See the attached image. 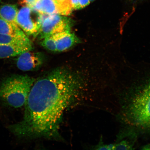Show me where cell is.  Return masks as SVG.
<instances>
[{
	"instance_id": "obj_1",
	"label": "cell",
	"mask_w": 150,
	"mask_h": 150,
	"mask_svg": "<svg viewBox=\"0 0 150 150\" xmlns=\"http://www.w3.org/2000/svg\"><path fill=\"white\" fill-rule=\"evenodd\" d=\"M88 88L83 76L70 69L61 67L47 73L35 80L23 119L9 130L26 139L59 137L65 112L84 98Z\"/></svg>"
},
{
	"instance_id": "obj_2",
	"label": "cell",
	"mask_w": 150,
	"mask_h": 150,
	"mask_svg": "<svg viewBox=\"0 0 150 150\" xmlns=\"http://www.w3.org/2000/svg\"><path fill=\"white\" fill-rule=\"evenodd\" d=\"M35 80L27 75L7 77L0 84V100L11 107H21L25 105Z\"/></svg>"
},
{
	"instance_id": "obj_3",
	"label": "cell",
	"mask_w": 150,
	"mask_h": 150,
	"mask_svg": "<svg viewBox=\"0 0 150 150\" xmlns=\"http://www.w3.org/2000/svg\"><path fill=\"white\" fill-rule=\"evenodd\" d=\"M45 14L28 7H22L16 18L18 25L28 37L38 35Z\"/></svg>"
},
{
	"instance_id": "obj_4",
	"label": "cell",
	"mask_w": 150,
	"mask_h": 150,
	"mask_svg": "<svg viewBox=\"0 0 150 150\" xmlns=\"http://www.w3.org/2000/svg\"><path fill=\"white\" fill-rule=\"evenodd\" d=\"M72 22L66 16L59 14L45 15L38 35L41 39L65 31H70Z\"/></svg>"
},
{
	"instance_id": "obj_5",
	"label": "cell",
	"mask_w": 150,
	"mask_h": 150,
	"mask_svg": "<svg viewBox=\"0 0 150 150\" xmlns=\"http://www.w3.org/2000/svg\"><path fill=\"white\" fill-rule=\"evenodd\" d=\"M28 51L18 56L16 65L20 70L33 71L38 69L44 61V56L42 53Z\"/></svg>"
},
{
	"instance_id": "obj_6",
	"label": "cell",
	"mask_w": 150,
	"mask_h": 150,
	"mask_svg": "<svg viewBox=\"0 0 150 150\" xmlns=\"http://www.w3.org/2000/svg\"><path fill=\"white\" fill-rule=\"evenodd\" d=\"M137 132L133 129L127 128L119 134L115 143L114 150L134 149L136 141Z\"/></svg>"
},
{
	"instance_id": "obj_7",
	"label": "cell",
	"mask_w": 150,
	"mask_h": 150,
	"mask_svg": "<svg viewBox=\"0 0 150 150\" xmlns=\"http://www.w3.org/2000/svg\"><path fill=\"white\" fill-rule=\"evenodd\" d=\"M53 36L58 52H63L68 50L78 42L77 38L70 31L62 32Z\"/></svg>"
},
{
	"instance_id": "obj_8",
	"label": "cell",
	"mask_w": 150,
	"mask_h": 150,
	"mask_svg": "<svg viewBox=\"0 0 150 150\" xmlns=\"http://www.w3.org/2000/svg\"><path fill=\"white\" fill-rule=\"evenodd\" d=\"M33 49V44L0 45V59L16 57Z\"/></svg>"
},
{
	"instance_id": "obj_9",
	"label": "cell",
	"mask_w": 150,
	"mask_h": 150,
	"mask_svg": "<svg viewBox=\"0 0 150 150\" xmlns=\"http://www.w3.org/2000/svg\"><path fill=\"white\" fill-rule=\"evenodd\" d=\"M31 8L42 14H58L54 0H38Z\"/></svg>"
},
{
	"instance_id": "obj_10",
	"label": "cell",
	"mask_w": 150,
	"mask_h": 150,
	"mask_svg": "<svg viewBox=\"0 0 150 150\" xmlns=\"http://www.w3.org/2000/svg\"><path fill=\"white\" fill-rule=\"evenodd\" d=\"M18 11L16 5L7 4L2 5L0 7V17L9 23L18 26L16 22V18Z\"/></svg>"
},
{
	"instance_id": "obj_11",
	"label": "cell",
	"mask_w": 150,
	"mask_h": 150,
	"mask_svg": "<svg viewBox=\"0 0 150 150\" xmlns=\"http://www.w3.org/2000/svg\"><path fill=\"white\" fill-rule=\"evenodd\" d=\"M32 44L26 34L11 35L0 33V45Z\"/></svg>"
},
{
	"instance_id": "obj_12",
	"label": "cell",
	"mask_w": 150,
	"mask_h": 150,
	"mask_svg": "<svg viewBox=\"0 0 150 150\" xmlns=\"http://www.w3.org/2000/svg\"><path fill=\"white\" fill-rule=\"evenodd\" d=\"M0 33L11 35L25 34L18 26L9 23L0 17Z\"/></svg>"
},
{
	"instance_id": "obj_13",
	"label": "cell",
	"mask_w": 150,
	"mask_h": 150,
	"mask_svg": "<svg viewBox=\"0 0 150 150\" xmlns=\"http://www.w3.org/2000/svg\"><path fill=\"white\" fill-rule=\"evenodd\" d=\"M42 39L41 44L43 47L50 51H57L56 43L53 35L46 37Z\"/></svg>"
},
{
	"instance_id": "obj_14",
	"label": "cell",
	"mask_w": 150,
	"mask_h": 150,
	"mask_svg": "<svg viewBox=\"0 0 150 150\" xmlns=\"http://www.w3.org/2000/svg\"><path fill=\"white\" fill-rule=\"evenodd\" d=\"M93 149L95 150H114V144H105L103 142L102 138L97 145L93 147Z\"/></svg>"
},
{
	"instance_id": "obj_15",
	"label": "cell",
	"mask_w": 150,
	"mask_h": 150,
	"mask_svg": "<svg viewBox=\"0 0 150 150\" xmlns=\"http://www.w3.org/2000/svg\"><path fill=\"white\" fill-rule=\"evenodd\" d=\"M37 1L36 0H18V3L22 7L32 8Z\"/></svg>"
},
{
	"instance_id": "obj_16",
	"label": "cell",
	"mask_w": 150,
	"mask_h": 150,
	"mask_svg": "<svg viewBox=\"0 0 150 150\" xmlns=\"http://www.w3.org/2000/svg\"><path fill=\"white\" fill-rule=\"evenodd\" d=\"M79 3L80 8L81 9L83 8L88 5L91 1L90 0H78Z\"/></svg>"
},
{
	"instance_id": "obj_17",
	"label": "cell",
	"mask_w": 150,
	"mask_h": 150,
	"mask_svg": "<svg viewBox=\"0 0 150 150\" xmlns=\"http://www.w3.org/2000/svg\"><path fill=\"white\" fill-rule=\"evenodd\" d=\"M73 9L75 10L80 9L78 0H71Z\"/></svg>"
},
{
	"instance_id": "obj_18",
	"label": "cell",
	"mask_w": 150,
	"mask_h": 150,
	"mask_svg": "<svg viewBox=\"0 0 150 150\" xmlns=\"http://www.w3.org/2000/svg\"><path fill=\"white\" fill-rule=\"evenodd\" d=\"M142 150H150V144L144 146L142 148Z\"/></svg>"
},
{
	"instance_id": "obj_19",
	"label": "cell",
	"mask_w": 150,
	"mask_h": 150,
	"mask_svg": "<svg viewBox=\"0 0 150 150\" xmlns=\"http://www.w3.org/2000/svg\"><path fill=\"white\" fill-rule=\"evenodd\" d=\"M67 0H54L56 3L62 2L66 1Z\"/></svg>"
},
{
	"instance_id": "obj_20",
	"label": "cell",
	"mask_w": 150,
	"mask_h": 150,
	"mask_svg": "<svg viewBox=\"0 0 150 150\" xmlns=\"http://www.w3.org/2000/svg\"><path fill=\"white\" fill-rule=\"evenodd\" d=\"M95 1V0H90V1H91V2H93Z\"/></svg>"
},
{
	"instance_id": "obj_21",
	"label": "cell",
	"mask_w": 150,
	"mask_h": 150,
	"mask_svg": "<svg viewBox=\"0 0 150 150\" xmlns=\"http://www.w3.org/2000/svg\"><path fill=\"white\" fill-rule=\"evenodd\" d=\"M1 0H0V2H1Z\"/></svg>"
},
{
	"instance_id": "obj_22",
	"label": "cell",
	"mask_w": 150,
	"mask_h": 150,
	"mask_svg": "<svg viewBox=\"0 0 150 150\" xmlns=\"http://www.w3.org/2000/svg\"><path fill=\"white\" fill-rule=\"evenodd\" d=\"M36 1H38V0H36Z\"/></svg>"
}]
</instances>
